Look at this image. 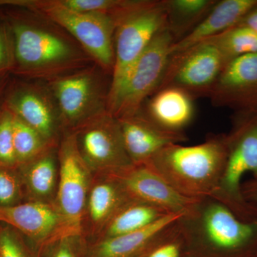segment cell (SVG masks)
Returning a JSON list of instances; mask_svg holds the SVG:
<instances>
[{"label":"cell","mask_w":257,"mask_h":257,"mask_svg":"<svg viewBox=\"0 0 257 257\" xmlns=\"http://www.w3.org/2000/svg\"><path fill=\"white\" fill-rule=\"evenodd\" d=\"M227 137V158L214 199L229 206L243 219H256L257 209L243 198L241 181L246 174L257 177V109L250 111Z\"/></svg>","instance_id":"52a82bcc"},{"label":"cell","mask_w":257,"mask_h":257,"mask_svg":"<svg viewBox=\"0 0 257 257\" xmlns=\"http://www.w3.org/2000/svg\"><path fill=\"white\" fill-rule=\"evenodd\" d=\"M257 6V0L217 1L202 21L182 39L174 43L171 55L187 50L220 35L241 23Z\"/></svg>","instance_id":"ac0fdd59"},{"label":"cell","mask_w":257,"mask_h":257,"mask_svg":"<svg viewBox=\"0 0 257 257\" xmlns=\"http://www.w3.org/2000/svg\"><path fill=\"white\" fill-rule=\"evenodd\" d=\"M182 214H169L134 232L111 238H101L86 246L84 257H144L152 248L177 229Z\"/></svg>","instance_id":"e0dca14e"},{"label":"cell","mask_w":257,"mask_h":257,"mask_svg":"<svg viewBox=\"0 0 257 257\" xmlns=\"http://www.w3.org/2000/svg\"><path fill=\"white\" fill-rule=\"evenodd\" d=\"M13 138L18 167L25 165L52 148L38 132L14 116Z\"/></svg>","instance_id":"d4e9b609"},{"label":"cell","mask_w":257,"mask_h":257,"mask_svg":"<svg viewBox=\"0 0 257 257\" xmlns=\"http://www.w3.org/2000/svg\"><path fill=\"white\" fill-rule=\"evenodd\" d=\"M209 40L218 47L227 62L257 52V32L243 25H236Z\"/></svg>","instance_id":"cb8c5ba5"},{"label":"cell","mask_w":257,"mask_h":257,"mask_svg":"<svg viewBox=\"0 0 257 257\" xmlns=\"http://www.w3.org/2000/svg\"><path fill=\"white\" fill-rule=\"evenodd\" d=\"M4 106L14 116L38 132L51 146L62 126L57 104L46 83L12 75Z\"/></svg>","instance_id":"8fae6325"},{"label":"cell","mask_w":257,"mask_h":257,"mask_svg":"<svg viewBox=\"0 0 257 257\" xmlns=\"http://www.w3.org/2000/svg\"><path fill=\"white\" fill-rule=\"evenodd\" d=\"M58 158L57 208L63 220L64 236H79L87 204L90 169L79 153L74 133H65Z\"/></svg>","instance_id":"9c48e42d"},{"label":"cell","mask_w":257,"mask_h":257,"mask_svg":"<svg viewBox=\"0 0 257 257\" xmlns=\"http://www.w3.org/2000/svg\"><path fill=\"white\" fill-rule=\"evenodd\" d=\"M14 47L12 75L48 82L95 63L69 32L46 17L18 8H2Z\"/></svg>","instance_id":"6da1fadb"},{"label":"cell","mask_w":257,"mask_h":257,"mask_svg":"<svg viewBox=\"0 0 257 257\" xmlns=\"http://www.w3.org/2000/svg\"><path fill=\"white\" fill-rule=\"evenodd\" d=\"M0 8H18L46 17L69 32L95 64L112 75L116 22L110 15L79 13L64 8L56 0H0Z\"/></svg>","instance_id":"277c9868"},{"label":"cell","mask_w":257,"mask_h":257,"mask_svg":"<svg viewBox=\"0 0 257 257\" xmlns=\"http://www.w3.org/2000/svg\"><path fill=\"white\" fill-rule=\"evenodd\" d=\"M169 214L145 203L130 200L125 203L106 225L102 238H111L134 232Z\"/></svg>","instance_id":"ffe728a7"},{"label":"cell","mask_w":257,"mask_h":257,"mask_svg":"<svg viewBox=\"0 0 257 257\" xmlns=\"http://www.w3.org/2000/svg\"><path fill=\"white\" fill-rule=\"evenodd\" d=\"M183 243L217 257H235L257 246V218L246 220L214 198L199 199L177 221Z\"/></svg>","instance_id":"3957f363"},{"label":"cell","mask_w":257,"mask_h":257,"mask_svg":"<svg viewBox=\"0 0 257 257\" xmlns=\"http://www.w3.org/2000/svg\"><path fill=\"white\" fill-rule=\"evenodd\" d=\"M79 236H64L36 250V257H84L86 246Z\"/></svg>","instance_id":"4316f807"},{"label":"cell","mask_w":257,"mask_h":257,"mask_svg":"<svg viewBox=\"0 0 257 257\" xmlns=\"http://www.w3.org/2000/svg\"><path fill=\"white\" fill-rule=\"evenodd\" d=\"M11 170L0 166V207L18 204L21 196L20 182Z\"/></svg>","instance_id":"f1b7e54d"},{"label":"cell","mask_w":257,"mask_h":257,"mask_svg":"<svg viewBox=\"0 0 257 257\" xmlns=\"http://www.w3.org/2000/svg\"><path fill=\"white\" fill-rule=\"evenodd\" d=\"M11 77V74H5L0 76V111L4 106L5 92Z\"/></svg>","instance_id":"836d02e7"},{"label":"cell","mask_w":257,"mask_h":257,"mask_svg":"<svg viewBox=\"0 0 257 257\" xmlns=\"http://www.w3.org/2000/svg\"><path fill=\"white\" fill-rule=\"evenodd\" d=\"M209 97L216 106L257 109V52L229 61Z\"/></svg>","instance_id":"5bb4252c"},{"label":"cell","mask_w":257,"mask_h":257,"mask_svg":"<svg viewBox=\"0 0 257 257\" xmlns=\"http://www.w3.org/2000/svg\"><path fill=\"white\" fill-rule=\"evenodd\" d=\"M239 25L247 27L257 32V6L241 20Z\"/></svg>","instance_id":"d6a6232c"},{"label":"cell","mask_w":257,"mask_h":257,"mask_svg":"<svg viewBox=\"0 0 257 257\" xmlns=\"http://www.w3.org/2000/svg\"><path fill=\"white\" fill-rule=\"evenodd\" d=\"M74 134L79 153L90 170L114 176L133 167L125 150L119 121L109 112Z\"/></svg>","instance_id":"7c38bea8"},{"label":"cell","mask_w":257,"mask_h":257,"mask_svg":"<svg viewBox=\"0 0 257 257\" xmlns=\"http://www.w3.org/2000/svg\"><path fill=\"white\" fill-rule=\"evenodd\" d=\"M167 18L165 0H140L116 22L109 113L116 104L134 65L157 34L167 25Z\"/></svg>","instance_id":"5b68a950"},{"label":"cell","mask_w":257,"mask_h":257,"mask_svg":"<svg viewBox=\"0 0 257 257\" xmlns=\"http://www.w3.org/2000/svg\"><path fill=\"white\" fill-rule=\"evenodd\" d=\"M227 154V135H212L198 145H169L145 166L184 197L192 199L215 198Z\"/></svg>","instance_id":"7a4b0ae2"},{"label":"cell","mask_w":257,"mask_h":257,"mask_svg":"<svg viewBox=\"0 0 257 257\" xmlns=\"http://www.w3.org/2000/svg\"><path fill=\"white\" fill-rule=\"evenodd\" d=\"M165 2L167 14V27L177 42L202 21L217 1L165 0Z\"/></svg>","instance_id":"44dd1931"},{"label":"cell","mask_w":257,"mask_h":257,"mask_svg":"<svg viewBox=\"0 0 257 257\" xmlns=\"http://www.w3.org/2000/svg\"><path fill=\"white\" fill-rule=\"evenodd\" d=\"M0 222L18 230L35 243L37 249L64 237L58 209L40 202L0 207Z\"/></svg>","instance_id":"2e32d148"},{"label":"cell","mask_w":257,"mask_h":257,"mask_svg":"<svg viewBox=\"0 0 257 257\" xmlns=\"http://www.w3.org/2000/svg\"><path fill=\"white\" fill-rule=\"evenodd\" d=\"M175 42L167 25L157 34L134 65L109 114L120 119L141 110L147 99L160 87Z\"/></svg>","instance_id":"ba28073f"},{"label":"cell","mask_w":257,"mask_h":257,"mask_svg":"<svg viewBox=\"0 0 257 257\" xmlns=\"http://www.w3.org/2000/svg\"><path fill=\"white\" fill-rule=\"evenodd\" d=\"M194 99L192 94L181 88L167 87L154 93L142 109L162 128L175 133H184V128L194 119Z\"/></svg>","instance_id":"d6986e66"},{"label":"cell","mask_w":257,"mask_h":257,"mask_svg":"<svg viewBox=\"0 0 257 257\" xmlns=\"http://www.w3.org/2000/svg\"><path fill=\"white\" fill-rule=\"evenodd\" d=\"M130 201L119 181L114 177L94 186L87 198V208L93 222L106 225L120 208Z\"/></svg>","instance_id":"7402d4cb"},{"label":"cell","mask_w":257,"mask_h":257,"mask_svg":"<svg viewBox=\"0 0 257 257\" xmlns=\"http://www.w3.org/2000/svg\"><path fill=\"white\" fill-rule=\"evenodd\" d=\"M13 114L3 106L0 111V166L13 169L18 167L13 138Z\"/></svg>","instance_id":"484cf974"},{"label":"cell","mask_w":257,"mask_h":257,"mask_svg":"<svg viewBox=\"0 0 257 257\" xmlns=\"http://www.w3.org/2000/svg\"><path fill=\"white\" fill-rule=\"evenodd\" d=\"M183 246L178 226L168 237L152 248L144 257H180Z\"/></svg>","instance_id":"4dcf8cb0"},{"label":"cell","mask_w":257,"mask_h":257,"mask_svg":"<svg viewBox=\"0 0 257 257\" xmlns=\"http://www.w3.org/2000/svg\"><path fill=\"white\" fill-rule=\"evenodd\" d=\"M0 257H36L13 228L0 229Z\"/></svg>","instance_id":"83f0119b"},{"label":"cell","mask_w":257,"mask_h":257,"mask_svg":"<svg viewBox=\"0 0 257 257\" xmlns=\"http://www.w3.org/2000/svg\"><path fill=\"white\" fill-rule=\"evenodd\" d=\"M4 18V11H3V8H0V20H3Z\"/></svg>","instance_id":"e575fe53"},{"label":"cell","mask_w":257,"mask_h":257,"mask_svg":"<svg viewBox=\"0 0 257 257\" xmlns=\"http://www.w3.org/2000/svg\"><path fill=\"white\" fill-rule=\"evenodd\" d=\"M125 150L134 166L145 165L166 147L187 140L184 133L159 126L141 109L133 116L117 119Z\"/></svg>","instance_id":"9a60e30c"},{"label":"cell","mask_w":257,"mask_h":257,"mask_svg":"<svg viewBox=\"0 0 257 257\" xmlns=\"http://www.w3.org/2000/svg\"><path fill=\"white\" fill-rule=\"evenodd\" d=\"M226 63L218 47L210 40H205L171 55L157 90L177 87L194 97L209 96Z\"/></svg>","instance_id":"30bf717a"},{"label":"cell","mask_w":257,"mask_h":257,"mask_svg":"<svg viewBox=\"0 0 257 257\" xmlns=\"http://www.w3.org/2000/svg\"><path fill=\"white\" fill-rule=\"evenodd\" d=\"M14 47L8 24L0 20V76L11 74L14 67Z\"/></svg>","instance_id":"f546056e"},{"label":"cell","mask_w":257,"mask_h":257,"mask_svg":"<svg viewBox=\"0 0 257 257\" xmlns=\"http://www.w3.org/2000/svg\"><path fill=\"white\" fill-rule=\"evenodd\" d=\"M52 148L25 165V179L30 190L38 197H47L53 194L57 179V168Z\"/></svg>","instance_id":"603a6c76"},{"label":"cell","mask_w":257,"mask_h":257,"mask_svg":"<svg viewBox=\"0 0 257 257\" xmlns=\"http://www.w3.org/2000/svg\"><path fill=\"white\" fill-rule=\"evenodd\" d=\"M113 177L119 181L130 200L150 204L168 214L184 215L199 200L179 194L147 166H133Z\"/></svg>","instance_id":"4fadbf2b"},{"label":"cell","mask_w":257,"mask_h":257,"mask_svg":"<svg viewBox=\"0 0 257 257\" xmlns=\"http://www.w3.org/2000/svg\"><path fill=\"white\" fill-rule=\"evenodd\" d=\"M241 192L246 202L257 204V177L241 184Z\"/></svg>","instance_id":"1f68e13d"},{"label":"cell","mask_w":257,"mask_h":257,"mask_svg":"<svg viewBox=\"0 0 257 257\" xmlns=\"http://www.w3.org/2000/svg\"><path fill=\"white\" fill-rule=\"evenodd\" d=\"M111 76L97 64L45 82L60 113L62 126L74 133L109 112Z\"/></svg>","instance_id":"8992f818"}]
</instances>
